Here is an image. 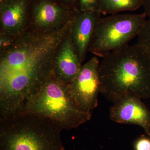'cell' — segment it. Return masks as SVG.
Segmentation results:
<instances>
[{
  "label": "cell",
  "mask_w": 150,
  "mask_h": 150,
  "mask_svg": "<svg viewBox=\"0 0 150 150\" xmlns=\"http://www.w3.org/2000/svg\"><path fill=\"white\" fill-rule=\"evenodd\" d=\"M71 22L48 34L24 33L0 54V118L24 112L40 91L52 73L54 55Z\"/></svg>",
  "instance_id": "cell-1"
},
{
  "label": "cell",
  "mask_w": 150,
  "mask_h": 150,
  "mask_svg": "<svg viewBox=\"0 0 150 150\" xmlns=\"http://www.w3.org/2000/svg\"><path fill=\"white\" fill-rule=\"evenodd\" d=\"M100 93L112 103L124 97L150 98V52L137 43L107 54L100 63Z\"/></svg>",
  "instance_id": "cell-2"
},
{
  "label": "cell",
  "mask_w": 150,
  "mask_h": 150,
  "mask_svg": "<svg viewBox=\"0 0 150 150\" xmlns=\"http://www.w3.org/2000/svg\"><path fill=\"white\" fill-rule=\"evenodd\" d=\"M63 129L49 118L31 112L0 118V150H65Z\"/></svg>",
  "instance_id": "cell-3"
},
{
  "label": "cell",
  "mask_w": 150,
  "mask_h": 150,
  "mask_svg": "<svg viewBox=\"0 0 150 150\" xmlns=\"http://www.w3.org/2000/svg\"><path fill=\"white\" fill-rule=\"evenodd\" d=\"M23 112L49 118L67 130L77 128L91 117V114L78 108L70 93L69 85L58 80L52 72Z\"/></svg>",
  "instance_id": "cell-4"
},
{
  "label": "cell",
  "mask_w": 150,
  "mask_h": 150,
  "mask_svg": "<svg viewBox=\"0 0 150 150\" xmlns=\"http://www.w3.org/2000/svg\"><path fill=\"white\" fill-rule=\"evenodd\" d=\"M146 17L144 13L100 17L95 28L88 51L103 58L128 46L139 33Z\"/></svg>",
  "instance_id": "cell-5"
},
{
  "label": "cell",
  "mask_w": 150,
  "mask_h": 150,
  "mask_svg": "<svg viewBox=\"0 0 150 150\" xmlns=\"http://www.w3.org/2000/svg\"><path fill=\"white\" fill-rule=\"evenodd\" d=\"M100 62L95 56L82 65L76 76L70 85L71 96L83 112L91 114V110L98 104V95L100 93Z\"/></svg>",
  "instance_id": "cell-6"
},
{
  "label": "cell",
  "mask_w": 150,
  "mask_h": 150,
  "mask_svg": "<svg viewBox=\"0 0 150 150\" xmlns=\"http://www.w3.org/2000/svg\"><path fill=\"white\" fill-rule=\"evenodd\" d=\"M75 11L57 0H32L27 31L46 34L56 31L71 21Z\"/></svg>",
  "instance_id": "cell-7"
},
{
  "label": "cell",
  "mask_w": 150,
  "mask_h": 150,
  "mask_svg": "<svg viewBox=\"0 0 150 150\" xmlns=\"http://www.w3.org/2000/svg\"><path fill=\"white\" fill-rule=\"evenodd\" d=\"M141 99L133 96L119 99L110 107L109 116L116 123L140 126L150 137V110Z\"/></svg>",
  "instance_id": "cell-8"
},
{
  "label": "cell",
  "mask_w": 150,
  "mask_h": 150,
  "mask_svg": "<svg viewBox=\"0 0 150 150\" xmlns=\"http://www.w3.org/2000/svg\"><path fill=\"white\" fill-rule=\"evenodd\" d=\"M32 0H0V33L18 36L27 32Z\"/></svg>",
  "instance_id": "cell-9"
},
{
  "label": "cell",
  "mask_w": 150,
  "mask_h": 150,
  "mask_svg": "<svg viewBox=\"0 0 150 150\" xmlns=\"http://www.w3.org/2000/svg\"><path fill=\"white\" fill-rule=\"evenodd\" d=\"M101 16L100 13L77 10L71 20L69 34L82 64L88 52L96 25Z\"/></svg>",
  "instance_id": "cell-10"
},
{
  "label": "cell",
  "mask_w": 150,
  "mask_h": 150,
  "mask_svg": "<svg viewBox=\"0 0 150 150\" xmlns=\"http://www.w3.org/2000/svg\"><path fill=\"white\" fill-rule=\"evenodd\" d=\"M69 32L57 48L53 59L52 73L59 81L70 85L82 66Z\"/></svg>",
  "instance_id": "cell-11"
},
{
  "label": "cell",
  "mask_w": 150,
  "mask_h": 150,
  "mask_svg": "<svg viewBox=\"0 0 150 150\" xmlns=\"http://www.w3.org/2000/svg\"><path fill=\"white\" fill-rule=\"evenodd\" d=\"M142 6V0H101V14H115L124 11H134Z\"/></svg>",
  "instance_id": "cell-12"
},
{
  "label": "cell",
  "mask_w": 150,
  "mask_h": 150,
  "mask_svg": "<svg viewBox=\"0 0 150 150\" xmlns=\"http://www.w3.org/2000/svg\"><path fill=\"white\" fill-rule=\"evenodd\" d=\"M137 43L150 52V19L146 20L138 35Z\"/></svg>",
  "instance_id": "cell-13"
},
{
  "label": "cell",
  "mask_w": 150,
  "mask_h": 150,
  "mask_svg": "<svg viewBox=\"0 0 150 150\" xmlns=\"http://www.w3.org/2000/svg\"><path fill=\"white\" fill-rule=\"evenodd\" d=\"M100 6L101 0H79V10L82 11L100 13Z\"/></svg>",
  "instance_id": "cell-14"
},
{
  "label": "cell",
  "mask_w": 150,
  "mask_h": 150,
  "mask_svg": "<svg viewBox=\"0 0 150 150\" xmlns=\"http://www.w3.org/2000/svg\"><path fill=\"white\" fill-rule=\"evenodd\" d=\"M18 36L0 33V54L11 48L16 42Z\"/></svg>",
  "instance_id": "cell-15"
},
{
  "label": "cell",
  "mask_w": 150,
  "mask_h": 150,
  "mask_svg": "<svg viewBox=\"0 0 150 150\" xmlns=\"http://www.w3.org/2000/svg\"><path fill=\"white\" fill-rule=\"evenodd\" d=\"M135 150H150V137L142 136L135 141L134 144Z\"/></svg>",
  "instance_id": "cell-16"
},
{
  "label": "cell",
  "mask_w": 150,
  "mask_h": 150,
  "mask_svg": "<svg viewBox=\"0 0 150 150\" xmlns=\"http://www.w3.org/2000/svg\"><path fill=\"white\" fill-rule=\"evenodd\" d=\"M63 5L73 10H79V0H57Z\"/></svg>",
  "instance_id": "cell-17"
},
{
  "label": "cell",
  "mask_w": 150,
  "mask_h": 150,
  "mask_svg": "<svg viewBox=\"0 0 150 150\" xmlns=\"http://www.w3.org/2000/svg\"><path fill=\"white\" fill-rule=\"evenodd\" d=\"M142 6L144 7V13L150 19V0H142Z\"/></svg>",
  "instance_id": "cell-18"
}]
</instances>
